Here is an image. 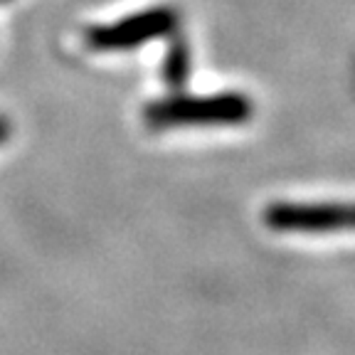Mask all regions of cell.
<instances>
[{
	"label": "cell",
	"mask_w": 355,
	"mask_h": 355,
	"mask_svg": "<svg viewBox=\"0 0 355 355\" xmlns=\"http://www.w3.org/2000/svg\"><path fill=\"white\" fill-rule=\"evenodd\" d=\"M254 106L244 94L222 92L210 96H171L146 106V123L150 128L173 126H237L247 123Z\"/></svg>",
	"instance_id": "1"
},
{
	"label": "cell",
	"mask_w": 355,
	"mask_h": 355,
	"mask_svg": "<svg viewBox=\"0 0 355 355\" xmlns=\"http://www.w3.org/2000/svg\"><path fill=\"white\" fill-rule=\"evenodd\" d=\"M264 222L274 232H340V230H355V205H348V202H274L264 210Z\"/></svg>",
	"instance_id": "2"
},
{
	"label": "cell",
	"mask_w": 355,
	"mask_h": 355,
	"mask_svg": "<svg viewBox=\"0 0 355 355\" xmlns=\"http://www.w3.org/2000/svg\"><path fill=\"white\" fill-rule=\"evenodd\" d=\"M175 12L171 8H150L111 25H96L87 33V44L99 52H123L163 37L175 28Z\"/></svg>",
	"instance_id": "3"
},
{
	"label": "cell",
	"mask_w": 355,
	"mask_h": 355,
	"mask_svg": "<svg viewBox=\"0 0 355 355\" xmlns=\"http://www.w3.org/2000/svg\"><path fill=\"white\" fill-rule=\"evenodd\" d=\"M161 72L171 89L185 87V79H188V74H190V52H188V44H185L180 37L168 47L166 62H163Z\"/></svg>",
	"instance_id": "4"
},
{
	"label": "cell",
	"mask_w": 355,
	"mask_h": 355,
	"mask_svg": "<svg viewBox=\"0 0 355 355\" xmlns=\"http://www.w3.org/2000/svg\"><path fill=\"white\" fill-rule=\"evenodd\" d=\"M8 136H10V123H8L6 116H0V144H6Z\"/></svg>",
	"instance_id": "5"
},
{
	"label": "cell",
	"mask_w": 355,
	"mask_h": 355,
	"mask_svg": "<svg viewBox=\"0 0 355 355\" xmlns=\"http://www.w3.org/2000/svg\"><path fill=\"white\" fill-rule=\"evenodd\" d=\"M0 3H10V0H0Z\"/></svg>",
	"instance_id": "6"
}]
</instances>
